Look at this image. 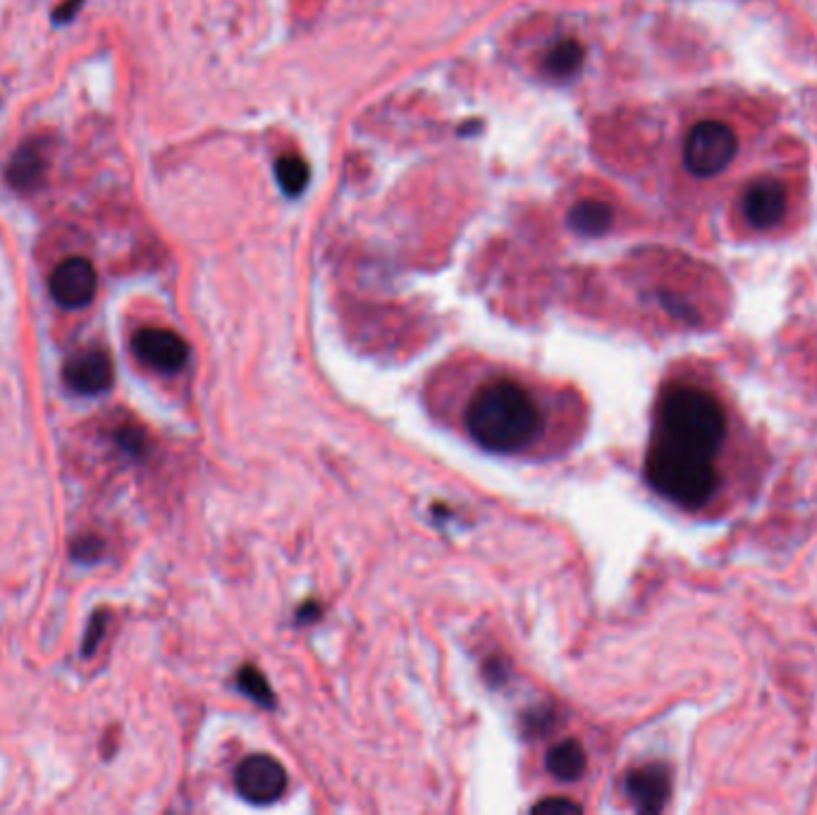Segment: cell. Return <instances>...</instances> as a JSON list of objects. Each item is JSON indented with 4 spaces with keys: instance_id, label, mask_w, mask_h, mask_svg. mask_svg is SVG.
Instances as JSON below:
<instances>
[{
    "instance_id": "6da1fadb",
    "label": "cell",
    "mask_w": 817,
    "mask_h": 815,
    "mask_svg": "<svg viewBox=\"0 0 817 815\" xmlns=\"http://www.w3.org/2000/svg\"><path fill=\"white\" fill-rule=\"evenodd\" d=\"M469 436L490 453H519L542 428L538 402L514 380L483 386L467 406Z\"/></svg>"
},
{
    "instance_id": "7a4b0ae2",
    "label": "cell",
    "mask_w": 817,
    "mask_h": 815,
    "mask_svg": "<svg viewBox=\"0 0 817 815\" xmlns=\"http://www.w3.org/2000/svg\"><path fill=\"white\" fill-rule=\"evenodd\" d=\"M725 410L710 392L689 386L674 388L664 395L658 438L715 457L725 440Z\"/></svg>"
},
{
    "instance_id": "3957f363",
    "label": "cell",
    "mask_w": 817,
    "mask_h": 815,
    "mask_svg": "<svg viewBox=\"0 0 817 815\" xmlns=\"http://www.w3.org/2000/svg\"><path fill=\"white\" fill-rule=\"evenodd\" d=\"M715 457L658 438L648 455V481L681 507H701L717 491Z\"/></svg>"
},
{
    "instance_id": "277c9868",
    "label": "cell",
    "mask_w": 817,
    "mask_h": 815,
    "mask_svg": "<svg viewBox=\"0 0 817 815\" xmlns=\"http://www.w3.org/2000/svg\"><path fill=\"white\" fill-rule=\"evenodd\" d=\"M737 154V132L719 120H703L686 134L684 166L693 178H715L731 166Z\"/></svg>"
},
{
    "instance_id": "5b68a950",
    "label": "cell",
    "mask_w": 817,
    "mask_h": 815,
    "mask_svg": "<svg viewBox=\"0 0 817 815\" xmlns=\"http://www.w3.org/2000/svg\"><path fill=\"white\" fill-rule=\"evenodd\" d=\"M235 784L239 796L247 799L249 804L268 806L276 804L284 794V790H288V772H284L280 760L266 753H258L242 760L235 775Z\"/></svg>"
},
{
    "instance_id": "8992f818",
    "label": "cell",
    "mask_w": 817,
    "mask_h": 815,
    "mask_svg": "<svg viewBox=\"0 0 817 815\" xmlns=\"http://www.w3.org/2000/svg\"><path fill=\"white\" fill-rule=\"evenodd\" d=\"M97 284L99 280L93 264L85 256H72V259H65L53 270L48 290L63 309H85L93 302Z\"/></svg>"
},
{
    "instance_id": "52a82bcc",
    "label": "cell",
    "mask_w": 817,
    "mask_h": 815,
    "mask_svg": "<svg viewBox=\"0 0 817 815\" xmlns=\"http://www.w3.org/2000/svg\"><path fill=\"white\" fill-rule=\"evenodd\" d=\"M132 349L146 366L160 373H177L184 369L189 347L184 339L168 328H142L132 337Z\"/></svg>"
},
{
    "instance_id": "ba28073f",
    "label": "cell",
    "mask_w": 817,
    "mask_h": 815,
    "mask_svg": "<svg viewBox=\"0 0 817 815\" xmlns=\"http://www.w3.org/2000/svg\"><path fill=\"white\" fill-rule=\"evenodd\" d=\"M63 378L77 395H101L113 386V364L101 349H85L65 364Z\"/></svg>"
},
{
    "instance_id": "9c48e42d",
    "label": "cell",
    "mask_w": 817,
    "mask_h": 815,
    "mask_svg": "<svg viewBox=\"0 0 817 815\" xmlns=\"http://www.w3.org/2000/svg\"><path fill=\"white\" fill-rule=\"evenodd\" d=\"M741 211L746 223L756 230H770L777 225L786 213L784 187L772 178H760L746 187L741 199Z\"/></svg>"
},
{
    "instance_id": "30bf717a",
    "label": "cell",
    "mask_w": 817,
    "mask_h": 815,
    "mask_svg": "<svg viewBox=\"0 0 817 815\" xmlns=\"http://www.w3.org/2000/svg\"><path fill=\"white\" fill-rule=\"evenodd\" d=\"M48 163H51L48 146L44 139L26 142L18 148L15 156L10 158L5 180L12 189H15V192H22V194L36 192V189L46 180Z\"/></svg>"
},
{
    "instance_id": "8fae6325",
    "label": "cell",
    "mask_w": 817,
    "mask_h": 815,
    "mask_svg": "<svg viewBox=\"0 0 817 815\" xmlns=\"http://www.w3.org/2000/svg\"><path fill=\"white\" fill-rule=\"evenodd\" d=\"M626 792H629V799L638 811L658 813L670 799V778L658 766L634 770L629 780H626Z\"/></svg>"
},
{
    "instance_id": "7c38bea8",
    "label": "cell",
    "mask_w": 817,
    "mask_h": 815,
    "mask_svg": "<svg viewBox=\"0 0 817 815\" xmlns=\"http://www.w3.org/2000/svg\"><path fill=\"white\" fill-rule=\"evenodd\" d=\"M569 227L585 237H601L615 223V213L603 201H581L569 211Z\"/></svg>"
},
{
    "instance_id": "4fadbf2b",
    "label": "cell",
    "mask_w": 817,
    "mask_h": 815,
    "mask_svg": "<svg viewBox=\"0 0 817 815\" xmlns=\"http://www.w3.org/2000/svg\"><path fill=\"white\" fill-rule=\"evenodd\" d=\"M545 72L555 79L574 77L583 65V46L577 38H562L545 56Z\"/></svg>"
},
{
    "instance_id": "5bb4252c",
    "label": "cell",
    "mask_w": 817,
    "mask_h": 815,
    "mask_svg": "<svg viewBox=\"0 0 817 815\" xmlns=\"http://www.w3.org/2000/svg\"><path fill=\"white\" fill-rule=\"evenodd\" d=\"M548 770L550 775L562 782H574L583 775L585 770V753L577 741H562L550 749L548 753Z\"/></svg>"
},
{
    "instance_id": "9a60e30c",
    "label": "cell",
    "mask_w": 817,
    "mask_h": 815,
    "mask_svg": "<svg viewBox=\"0 0 817 815\" xmlns=\"http://www.w3.org/2000/svg\"><path fill=\"white\" fill-rule=\"evenodd\" d=\"M276 175H278V185L282 187V192L288 197H299L309 187L311 180V170L309 163L299 156H282L276 163Z\"/></svg>"
},
{
    "instance_id": "2e32d148",
    "label": "cell",
    "mask_w": 817,
    "mask_h": 815,
    "mask_svg": "<svg viewBox=\"0 0 817 815\" xmlns=\"http://www.w3.org/2000/svg\"><path fill=\"white\" fill-rule=\"evenodd\" d=\"M237 684H239V689L244 691V694H247L249 699H254L256 703L266 705V708H270V705H272V691H270V686L266 682V677L261 672H258V670H254V668H242V672L237 677Z\"/></svg>"
},
{
    "instance_id": "e0dca14e",
    "label": "cell",
    "mask_w": 817,
    "mask_h": 815,
    "mask_svg": "<svg viewBox=\"0 0 817 815\" xmlns=\"http://www.w3.org/2000/svg\"><path fill=\"white\" fill-rule=\"evenodd\" d=\"M72 557L77 562H85V565L101 560V557H103V540L99 536H93V534L77 538L72 543Z\"/></svg>"
},
{
    "instance_id": "ac0fdd59",
    "label": "cell",
    "mask_w": 817,
    "mask_h": 815,
    "mask_svg": "<svg viewBox=\"0 0 817 815\" xmlns=\"http://www.w3.org/2000/svg\"><path fill=\"white\" fill-rule=\"evenodd\" d=\"M534 813H542V815H577V813H581V806L574 804V801H571V799L555 796V799H545V801H540V804H536L534 806Z\"/></svg>"
},
{
    "instance_id": "d6986e66",
    "label": "cell",
    "mask_w": 817,
    "mask_h": 815,
    "mask_svg": "<svg viewBox=\"0 0 817 815\" xmlns=\"http://www.w3.org/2000/svg\"><path fill=\"white\" fill-rule=\"evenodd\" d=\"M103 629H105V613H97V617L91 619V627H89L87 638H85V654L87 656H91L93 650H97Z\"/></svg>"
},
{
    "instance_id": "ffe728a7",
    "label": "cell",
    "mask_w": 817,
    "mask_h": 815,
    "mask_svg": "<svg viewBox=\"0 0 817 815\" xmlns=\"http://www.w3.org/2000/svg\"><path fill=\"white\" fill-rule=\"evenodd\" d=\"M85 5V0H65L56 10H53V24H67L72 22L77 12Z\"/></svg>"
},
{
    "instance_id": "44dd1931",
    "label": "cell",
    "mask_w": 817,
    "mask_h": 815,
    "mask_svg": "<svg viewBox=\"0 0 817 815\" xmlns=\"http://www.w3.org/2000/svg\"><path fill=\"white\" fill-rule=\"evenodd\" d=\"M120 445L125 447L127 453H139L142 445H144V436L139 431H132V428H125L120 433Z\"/></svg>"
}]
</instances>
